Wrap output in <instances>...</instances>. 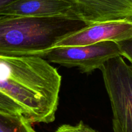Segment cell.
<instances>
[{
  "mask_svg": "<svg viewBox=\"0 0 132 132\" xmlns=\"http://www.w3.org/2000/svg\"><path fill=\"white\" fill-rule=\"evenodd\" d=\"M61 85L57 69L41 57L0 55V92L21 107L30 124L55 120Z\"/></svg>",
  "mask_w": 132,
  "mask_h": 132,
  "instance_id": "cell-1",
  "label": "cell"
},
{
  "mask_svg": "<svg viewBox=\"0 0 132 132\" xmlns=\"http://www.w3.org/2000/svg\"><path fill=\"white\" fill-rule=\"evenodd\" d=\"M88 25L70 16L0 14V55L39 56L63 38Z\"/></svg>",
  "mask_w": 132,
  "mask_h": 132,
  "instance_id": "cell-2",
  "label": "cell"
},
{
  "mask_svg": "<svg viewBox=\"0 0 132 132\" xmlns=\"http://www.w3.org/2000/svg\"><path fill=\"white\" fill-rule=\"evenodd\" d=\"M112 111L114 132H132V67L121 56L113 57L99 68Z\"/></svg>",
  "mask_w": 132,
  "mask_h": 132,
  "instance_id": "cell-3",
  "label": "cell"
},
{
  "mask_svg": "<svg viewBox=\"0 0 132 132\" xmlns=\"http://www.w3.org/2000/svg\"><path fill=\"white\" fill-rule=\"evenodd\" d=\"M117 56H121L118 43L106 41L88 45L55 47L39 56L49 63L68 68L76 67L82 73H91Z\"/></svg>",
  "mask_w": 132,
  "mask_h": 132,
  "instance_id": "cell-4",
  "label": "cell"
},
{
  "mask_svg": "<svg viewBox=\"0 0 132 132\" xmlns=\"http://www.w3.org/2000/svg\"><path fill=\"white\" fill-rule=\"evenodd\" d=\"M130 39H132V20L107 21L90 25L63 38L55 47L81 46Z\"/></svg>",
  "mask_w": 132,
  "mask_h": 132,
  "instance_id": "cell-5",
  "label": "cell"
},
{
  "mask_svg": "<svg viewBox=\"0 0 132 132\" xmlns=\"http://www.w3.org/2000/svg\"><path fill=\"white\" fill-rule=\"evenodd\" d=\"M0 14L31 17H75L71 5L64 0H18L0 9Z\"/></svg>",
  "mask_w": 132,
  "mask_h": 132,
  "instance_id": "cell-6",
  "label": "cell"
},
{
  "mask_svg": "<svg viewBox=\"0 0 132 132\" xmlns=\"http://www.w3.org/2000/svg\"><path fill=\"white\" fill-rule=\"evenodd\" d=\"M0 132H36L24 116L0 111Z\"/></svg>",
  "mask_w": 132,
  "mask_h": 132,
  "instance_id": "cell-7",
  "label": "cell"
},
{
  "mask_svg": "<svg viewBox=\"0 0 132 132\" xmlns=\"http://www.w3.org/2000/svg\"><path fill=\"white\" fill-rule=\"evenodd\" d=\"M0 111L10 113H19L24 116L21 107L14 100L0 92Z\"/></svg>",
  "mask_w": 132,
  "mask_h": 132,
  "instance_id": "cell-8",
  "label": "cell"
},
{
  "mask_svg": "<svg viewBox=\"0 0 132 132\" xmlns=\"http://www.w3.org/2000/svg\"><path fill=\"white\" fill-rule=\"evenodd\" d=\"M55 132H99L82 121H80L76 125L63 124L57 129Z\"/></svg>",
  "mask_w": 132,
  "mask_h": 132,
  "instance_id": "cell-9",
  "label": "cell"
},
{
  "mask_svg": "<svg viewBox=\"0 0 132 132\" xmlns=\"http://www.w3.org/2000/svg\"><path fill=\"white\" fill-rule=\"evenodd\" d=\"M132 39L130 40H123V41H118L119 45L120 50H121V56L122 57L126 58L130 63L132 61V54H131V47H132Z\"/></svg>",
  "mask_w": 132,
  "mask_h": 132,
  "instance_id": "cell-10",
  "label": "cell"
},
{
  "mask_svg": "<svg viewBox=\"0 0 132 132\" xmlns=\"http://www.w3.org/2000/svg\"><path fill=\"white\" fill-rule=\"evenodd\" d=\"M16 1H18V0H0V9Z\"/></svg>",
  "mask_w": 132,
  "mask_h": 132,
  "instance_id": "cell-11",
  "label": "cell"
},
{
  "mask_svg": "<svg viewBox=\"0 0 132 132\" xmlns=\"http://www.w3.org/2000/svg\"></svg>",
  "mask_w": 132,
  "mask_h": 132,
  "instance_id": "cell-12",
  "label": "cell"
}]
</instances>
